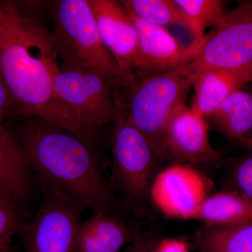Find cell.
Segmentation results:
<instances>
[{
    "mask_svg": "<svg viewBox=\"0 0 252 252\" xmlns=\"http://www.w3.org/2000/svg\"><path fill=\"white\" fill-rule=\"evenodd\" d=\"M56 56L49 33L13 9L0 37V76L14 109L26 117L59 126L94 145L97 139L79 124L54 90L50 63Z\"/></svg>",
    "mask_w": 252,
    "mask_h": 252,
    "instance_id": "cell-1",
    "label": "cell"
},
{
    "mask_svg": "<svg viewBox=\"0 0 252 252\" xmlns=\"http://www.w3.org/2000/svg\"><path fill=\"white\" fill-rule=\"evenodd\" d=\"M26 118L19 143L41 180L59 186L84 208L112 212L116 199L91 144L51 123Z\"/></svg>",
    "mask_w": 252,
    "mask_h": 252,
    "instance_id": "cell-2",
    "label": "cell"
},
{
    "mask_svg": "<svg viewBox=\"0 0 252 252\" xmlns=\"http://www.w3.org/2000/svg\"><path fill=\"white\" fill-rule=\"evenodd\" d=\"M51 16L54 31L50 38L64 64L102 73L117 85L129 84L104 46L89 0L55 1Z\"/></svg>",
    "mask_w": 252,
    "mask_h": 252,
    "instance_id": "cell-3",
    "label": "cell"
},
{
    "mask_svg": "<svg viewBox=\"0 0 252 252\" xmlns=\"http://www.w3.org/2000/svg\"><path fill=\"white\" fill-rule=\"evenodd\" d=\"M194 71L192 61L165 71L143 74L130 81L126 117L149 141L160 160L167 126L177 109L185 104Z\"/></svg>",
    "mask_w": 252,
    "mask_h": 252,
    "instance_id": "cell-4",
    "label": "cell"
},
{
    "mask_svg": "<svg viewBox=\"0 0 252 252\" xmlns=\"http://www.w3.org/2000/svg\"><path fill=\"white\" fill-rule=\"evenodd\" d=\"M57 56L50 63L54 90L72 115L91 135L98 139L104 127L115 124L123 113L112 86L115 83L102 73L64 64Z\"/></svg>",
    "mask_w": 252,
    "mask_h": 252,
    "instance_id": "cell-5",
    "label": "cell"
},
{
    "mask_svg": "<svg viewBox=\"0 0 252 252\" xmlns=\"http://www.w3.org/2000/svg\"><path fill=\"white\" fill-rule=\"evenodd\" d=\"M192 65L194 73L218 69L252 81V0L240 1L205 34Z\"/></svg>",
    "mask_w": 252,
    "mask_h": 252,
    "instance_id": "cell-6",
    "label": "cell"
},
{
    "mask_svg": "<svg viewBox=\"0 0 252 252\" xmlns=\"http://www.w3.org/2000/svg\"><path fill=\"white\" fill-rule=\"evenodd\" d=\"M112 152L114 180L128 201L141 206L148 200L160 158L126 112L114 124Z\"/></svg>",
    "mask_w": 252,
    "mask_h": 252,
    "instance_id": "cell-7",
    "label": "cell"
},
{
    "mask_svg": "<svg viewBox=\"0 0 252 252\" xmlns=\"http://www.w3.org/2000/svg\"><path fill=\"white\" fill-rule=\"evenodd\" d=\"M41 182L44 202L21 233L26 252H76L79 217L84 208L59 186Z\"/></svg>",
    "mask_w": 252,
    "mask_h": 252,
    "instance_id": "cell-8",
    "label": "cell"
},
{
    "mask_svg": "<svg viewBox=\"0 0 252 252\" xmlns=\"http://www.w3.org/2000/svg\"><path fill=\"white\" fill-rule=\"evenodd\" d=\"M206 195V182L198 170L174 163L154 177L149 198L167 217L196 220Z\"/></svg>",
    "mask_w": 252,
    "mask_h": 252,
    "instance_id": "cell-9",
    "label": "cell"
},
{
    "mask_svg": "<svg viewBox=\"0 0 252 252\" xmlns=\"http://www.w3.org/2000/svg\"><path fill=\"white\" fill-rule=\"evenodd\" d=\"M164 159L175 163L221 165V155L212 147L206 118L186 104L170 119L163 140Z\"/></svg>",
    "mask_w": 252,
    "mask_h": 252,
    "instance_id": "cell-10",
    "label": "cell"
},
{
    "mask_svg": "<svg viewBox=\"0 0 252 252\" xmlns=\"http://www.w3.org/2000/svg\"><path fill=\"white\" fill-rule=\"evenodd\" d=\"M89 2L104 46L130 81L138 55V33L133 20L122 1L89 0Z\"/></svg>",
    "mask_w": 252,
    "mask_h": 252,
    "instance_id": "cell-11",
    "label": "cell"
},
{
    "mask_svg": "<svg viewBox=\"0 0 252 252\" xmlns=\"http://www.w3.org/2000/svg\"><path fill=\"white\" fill-rule=\"evenodd\" d=\"M129 14L138 33V55L135 69H139L143 74H154L193 61L199 44L183 45L166 28L150 24Z\"/></svg>",
    "mask_w": 252,
    "mask_h": 252,
    "instance_id": "cell-12",
    "label": "cell"
},
{
    "mask_svg": "<svg viewBox=\"0 0 252 252\" xmlns=\"http://www.w3.org/2000/svg\"><path fill=\"white\" fill-rule=\"evenodd\" d=\"M30 165L21 144L6 127L0 129V195L20 209L31 200Z\"/></svg>",
    "mask_w": 252,
    "mask_h": 252,
    "instance_id": "cell-13",
    "label": "cell"
},
{
    "mask_svg": "<svg viewBox=\"0 0 252 252\" xmlns=\"http://www.w3.org/2000/svg\"><path fill=\"white\" fill-rule=\"evenodd\" d=\"M132 229L111 212L94 211L90 219L79 223L76 252H121L123 247L135 240Z\"/></svg>",
    "mask_w": 252,
    "mask_h": 252,
    "instance_id": "cell-14",
    "label": "cell"
},
{
    "mask_svg": "<svg viewBox=\"0 0 252 252\" xmlns=\"http://www.w3.org/2000/svg\"><path fill=\"white\" fill-rule=\"evenodd\" d=\"M249 82L238 74L218 69L194 73V95L190 107L206 119L210 118L233 91Z\"/></svg>",
    "mask_w": 252,
    "mask_h": 252,
    "instance_id": "cell-15",
    "label": "cell"
},
{
    "mask_svg": "<svg viewBox=\"0 0 252 252\" xmlns=\"http://www.w3.org/2000/svg\"><path fill=\"white\" fill-rule=\"evenodd\" d=\"M196 220L215 227L252 221V200L237 190L217 193L205 199Z\"/></svg>",
    "mask_w": 252,
    "mask_h": 252,
    "instance_id": "cell-16",
    "label": "cell"
},
{
    "mask_svg": "<svg viewBox=\"0 0 252 252\" xmlns=\"http://www.w3.org/2000/svg\"><path fill=\"white\" fill-rule=\"evenodd\" d=\"M223 133L238 141L252 137V94L233 91L210 117Z\"/></svg>",
    "mask_w": 252,
    "mask_h": 252,
    "instance_id": "cell-17",
    "label": "cell"
},
{
    "mask_svg": "<svg viewBox=\"0 0 252 252\" xmlns=\"http://www.w3.org/2000/svg\"><path fill=\"white\" fill-rule=\"evenodd\" d=\"M192 248L200 252H252V220L232 226H207L194 236Z\"/></svg>",
    "mask_w": 252,
    "mask_h": 252,
    "instance_id": "cell-18",
    "label": "cell"
},
{
    "mask_svg": "<svg viewBox=\"0 0 252 252\" xmlns=\"http://www.w3.org/2000/svg\"><path fill=\"white\" fill-rule=\"evenodd\" d=\"M186 18L189 31L195 42L200 44L207 28H215L225 12L221 0H175Z\"/></svg>",
    "mask_w": 252,
    "mask_h": 252,
    "instance_id": "cell-19",
    "label": "cell"
},
{
    "mask_svg": "<svg viewBox=\"0 0 252 252\" xmlns=\"http://www.w3.org/2000/svg\"><path fill=\"white\" fill-rule=\"evenodd\" d=\"M122 2L129 12L150 24L166 29L181 26L189 31L185 16L175 0H126Z\"/></svg>",
    "mask_w": 252,
    "mask_h": 252,
    "instance_id": "cell-20",
    "label": "cell"
},
{
    "mask_svg": "<svg viewBox=\"0 0 252 252\" xmlns=\"http://www.w3.org/2000/svg\"><path fill=\"white\" fill-rule=\"evenodd\" d=\"M21 210L9 199L0 195V245L11 243L12 237L25 226Z\"/></svg>",
    "mask_w": 252,
    "mask_h": 252,
    "instance_id": "cell-21",
    "label": "cell"
},
{
    "mask_svg": "<svg viewBox=\"0 0 252 252\" xmlns=\"http://www.w3.org/2000/svg\"><path fill=\"white\" fill-rule=\"evenodd\" d=\"M233 178L238 188L237 191L252 200V153L235 162Z\"/></svg>",
    "mask_w": 252,
    "mask_h": 252,
    "instance_id": "cell-22",
    "label": "cell"
},
{
    "mask_svg": "<svg viewBox=\"0 0 252 252\" xmlns=\"http://www.w3.org/2000/svg\"><path fill=\"white\" fill-rule=\"evenodd\" d=\"M14 109V102L7 86L0 76V129L4 128L2 124L5 114L11 109Z\"/></svg>",
    "mask_w": 252,
    "mask_h": 252,
    "instance_id": "cell-23",
    "label": "cell"
},
{
    "mask_svg": "<svg viewBox=\"0 0 252 252\" xmlns=\"http://www.w3.org/2000/svg\"><path fill=\"white\" fill-rule=\"evenodd\" d=\"M156 245L140 231L136 230L135 240L127 250L121 252H154Z\"/></svg>",
    "mask_w": 252,
    "mask_h": 252,
    "instance_id": "cell-24",
    "label": "cell"
},
{
    "mask_svg": "<svg viewBox=\"0 0 252 252\" xmlns=\"http://www.w3.org/2000/svg\"><path fill=\"white\" fill-rule=\"evenodd\" d=\"M154 252H187V245L175 239H167L156 245Z\"/></svg>",
    "mask_w": 252,
    "mask_h": 252,
    "instance_id": "cell-25",
    "label": "cell"
},
{
    "mask_svg": "<svg viewBox=\"0 0 252 252\" xmlns=\"http://www.w3.org/2000/svg\"><path fill=\"white\" fill-rule=\"evenodd\" d=\"M12 14V8L5 7L0 4V37L2 35L8 23H9Z\"/></svg>",
    "mask_w": 252,
    "mask_h": 252,
    "instance_id": "cell-26",
    "label": "cell"
},
{
    "mask_svg": "<svg viewBox=\"0 0 252 252\" xmlns=\"http://www.w3.org/2000/svg\"><path fill=\"white\" fill-rule=\"evenodd\" d=\"M238 142L244 149H248V151L252 152V137L243 139V140L238 141Z\"/></svg>",
    "mask_w": 252,
    "mask_h": 252,
    "instance_id": "cell-27",
    "label": "cell"
},
{
    "mask_svg": "<svg viewBox=\"0 0 252 252\" xmlns=\"http://www.w3.org/2000/svg\"><path fill=\"white\" fill-rule=\"evenodd\" d=\"M0 252H13L10 243L0 245Z\"/></svg>",
    "mask_w": 252,
    "mask_h": 252,
    "instance_id": "cell-28",
    "label": "cell"
}]
</instances>
